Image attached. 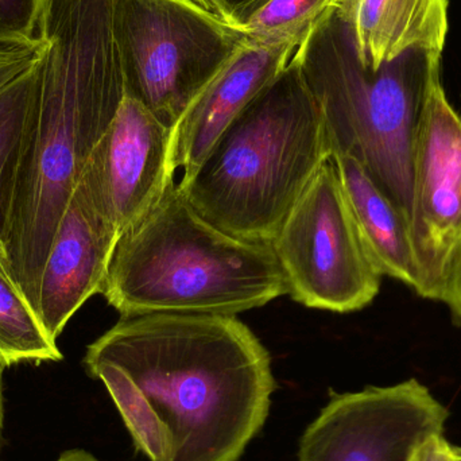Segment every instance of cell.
<instances>
[{
  "label": "cell",
  "instance_id": "cell-1",
  "mask_svg": "<svg viewBox=\"0 0 461 461\" xmlns=\"http://www.w3.org/2000/svg\"><path fill=\"white\" fill-rule=\"evenodd\" d=\"M149 461H239L276 389L270 352L236 316H122L83 359Z\"/></svg>",
  "mask_w": 461,
  "mask_h": 461
},
{
  "label": "cell",
  "instance_id": "cell-2",
  "mask_svg": "<svg viewBox=\"0 0 461 461\" xmlns=\"http://www.w3.org/2000/svg\"><path fill=\"white\" fill-rule=\"evenodd\" d=\"M40 88L19 158L5 279L37 313L59 221L124 99L113 0H43Z\"/></svg>",
  "mask_w": 461,
  "mask_h": 461
},
{
  "label": "cell",
  "instance_id": "cell-3",
  "mask_svg": "<svg viewBox=\"0 0 461 461\" xmlns=\"http://www.w3.org/2000/svg\"><path fill=\"white\" fill-rule=\"evenodd\" d=\"M330 158L321 110L293 57L177 186L213 226L244 240L271 243Z\"/></svg>",
  "mask_w": 461,
  "mask_h": 461
},
{
  "label": "cell",
  "instance_id": "cell-4",
  "mask_svg": "<svg viewBox=\"0 0 461 461\" xmlns=\"http://www.w3.org/2000/svg\"><path fill=\"white\" fill-rule=\"evenodd\" d=\"M100 294L121 316H236L287 294V286L270 243L213 226L175 183L119 236Z\"/></svg>",
  "mask_w": 461,
  "mask_h": 461
},
{
  "label": "cell",
  "instance_id": "cell-5",
  "mask_svg": "<svg viewBox=\"0 0 461 461\" xmlns=\"http://www.w3.org/2000/svg\"><path fill=\"white\" fill-rule=\"evenodd\" d=\"M441 54L411 48L376 69L368 67L340 2L293 56L319 103L332 157L357 159L408 219L414 143L430 94L441 83Z\"/></svg>",
  "mask_w": 461,
  "mask_h": 461
},
{
  "label": "cell",
  "instance_id": "cell-6",
  "mask_svg": "<svg viewBox=\"0 0 461 461\" xmlns=\"http://www.w3.org/2000/svg\"><path fill=\"white\" fill-rule=\"evenodd\" d=\"M113 27L124 95L170 129L246 42L194 0H113Z\"/></svg>",
  "mask_w": 461,
  "mask_h": 461
},
{
  "label": "cell",
  "instance_id": "cell-7",
  "mask_svg": "<svg viewBox=\"0 0 461 461\" xmlns=\"http://www.w3.org/2000/svg\"><path fill=\"white\" fill-rule=\"evenodd\" d=\"M270 244L287 294L306 308L351 313L370 305L381 290L382 274L366 249L332 158L317 170Z\"/></svg>",
  "mask_w": 461,
  "mask_h": 461
},
{
  "label": "cell",
  "instance_id": "cell-8",
  "mask_svg": "<svg viewBox=\"0 0 461 461\" xmlns=\"http://www.w3.org/2000/svg\"><path fill=\"white\" fill-rule=\"evenodd\" d=\"M448 417L414 378L333 394L301 436L297 461H411L422 444L444 435Z\"/></svg>",
  "mask_w": 461,
  "mask_h": 461
},
{
  "label": "cell",
  "instance_id": "cell-9",
  "mask_svg": "<svg viewBox=\"0 0 461 461\" xmlns=\"http://www.w3.org/2000/svg\"><path fill=\"white\" fill-rule=\"evenodd\" d=\"M409 233L414 290L438 301L447 262L461 238V118L441 83L430 94L414 143Z\"/></svg>",
  "mask_w": 461,
  "mask_h": 461
},
{
  "label": "cell",
  "instance_id": "cell-10",
  "mask_svg": "<svg viewBox=\"0 0 461 461\" xmlns=\"http://www.w3.org/2000/svg\"><path fill=\"white\" fill-rule=\"evenodd\" d=\"M175 129L124 95L81 178L118 236L140 223L175 184Z\"/></svg>",
  "mask_w": 461,
  "mask_h": 461
},
{
  "label": "cell",
  "instance_id": "cell-11",
  "mask_svg": "<svg viewBox=\"0 0 461 461\" xmlns=\"http://www.w3.org/2000/svg\"><path fill=\"white\" fill-rule=\"evenodd\" d=\"M118 239L80 178L41 276L37 316L53 340L92 295L100 294Z\"/></svg>",
  "mask_w": 461,
  "mask_h": 461
},
{
  "label": "cell",
  "instance_id": "cell-12",
  "mask_svg": "<svg viewBox=\"0 0 461 461\" xmlns=\"http://www.w3.org/2000/svg\"><path fill=\"white\" fill-rule=\"evenodd\" d=\"M297 49L290 43L244 42L175 127L172 169H183V177L194 173L221 132L286 68Z\"/></svg>",
  "mask_w": 461,
  "mask_h": 461
},
{
  "label": "cell",
  "instance_id": "cell-13",
  "mask_svg": "<svg viewBox=\"0 0 461 461\" xmlns=\"http://www.w3.org/2000/svg\"><path fill=\"white\" fill-rule=\"evenodd\" d=\"M360 59L381 67L411 48L443 53L448 0H341Z\"/></svg>",
  "mask_w": 461,
  "mask_h": 461
},
{
  "label": "cell",
  "instance_id": "cell-14",
  "mask_svg": "<svg viewBox=\"0 0 461 461\" xmlns=\"http://www.w3.org/2000/svg\"><path fill=\"white\" fill-rule=\"evenodd\" d=\"M366 249L382 276L417 286L409 219L348 156L332 157Z\"/></svg>",
  "mask_w": 461,
  "mask_h": 461
},
{
  "label": "cell",
  "instance_id": "cell-15",
  "mask_svg": "<svg viewBox=\"0 0 461 461\" xmlns=\"http://www.w3.org/2000/svg\"><path fill=\"white\" fill-rule=\"evenodd\" d=\"M42 54L32 67L0 89V276L3 278L5 241L13 211L19 158L40 88Z\"/></svg>",
  "mask_w": 461,
  "mask_h": 461
},
{
  "label": "cell",
  "instance_id": "cell-16",
  "mask_svg": "<svg viewBox=\"0 0 461 461\" xmlns=\"http://www.w3.org/2000/svg\"><path fill=\"white\" fill-rule=\"evenodd\" d=\"M61 351L24 298L0 276V365L59 362Z\"/></svg>",
  "mask_w": 461,
  "mask_h": 461
},
{
  "label": "cell",
  "instance_id": "cell-17",
  "mask_svg": "<svg viewBox=\"0 0 461 461\" xmlns=\"http://www.w3.org/2000/svg\"><path fill=\"white\" fill-rule=\"evenodd\" d=\"M341 0H270L243 27L244 40L258 45L300 46Z\"/></svg>",
  "mask_w": 461,
  "mask_h": 461
},
{
  "label": "cell",
  "instance_id": "cell-18",
  "mask_svg": "<svg viewBox=\"0 0 461 461\" xmlns=\"http://www.w3.org/2000/svg\"><path fill=\"white\" fill-rule=\"evenodd\" d=\"M45 49L42 38L30 45L0 46V89L35 64Z\"/></svg>",
  "mask_w": 461,
  "mask_h": 461
},
{
  "label": "cell",
  "instance_id": "cell-19",
  "mask_svg": "<svg viewBox=\"0 0 461 461\" xmlns=\"http://www.w3.org/2000/svg\"><path fill=\"white\" fill-rule=\"evenodd\" d=\"M226 23L240 29L270 0H194Z\"/></svg>",
  "mask_w": 461,
  "mask_h": 461
},
{
  "label": "cell",
  "instance_id": "cell-20",
  "mask_svg": "<svg viewBox=\"0 0 461 461\" xmlns=\"http://www.w3.org/2000/svg\"><path fill=\"white\" fill-rule=\"evenodd\" d=\"M438 301L446 303L461 324V238L447 262Z\"/></svg>",
  "mask_w": 461,
  "mask_h": 461
},
{
  "label": "cell",
  "instance_id": "cell-21",
  "mask_svg": "<svg viewBox=\"0 0 461 461\" xmlns=\"http://www.w3.org/2000/svg\"><path fill=\"white\" fill-rule=\"evenodd\" d=\"M455 454L456 446L440 435L422 444L411 461H455Z\"/></svg>",
  "mask_w": 461,
  "mask_h": 461
},
{
  "label": "cell",
  "instance_id": "cell-22",
  "mask_svg": "<svg viewBox=\"0 0 461 461\" xmlns=\"http://www.w3.org/2000/svg\"><path fill=\"white\" fill-rule=\"evenodd\" d=\"M53 461H100L91 452L84 451V449H68L61 452L57 459Z\"/></svg>",
  "mask_w": 461,
  "mask_h": 461
},
{
  "label": "cell",
  "instance_id": "cell-23",
  "mask_svg": "<svg viewBox=\"0 0 461 461\" xmlns=\"http://www.w3.org/2000/svg\"><path fill=\"white\" fill-rule=\"evenodd\" d=\"M5 368L0 365V440H2L3 424H5V400H3V373Z\"/></svg>",
  "mask_w": 461,
  "mask_h": 461
},
{
  "label": "cell",
  "instance_id": "cell-24",
  "mask_svg": "<svg viewBox=\"0 0 461 461\" xmlns=\"http://www.w3.org/2000/svg\"><path fill=\"white\" fill-rule=\"evenodd\" d=\"M455 461H461V447L456 446V454H455Z\"/></svg>",
  "mask_w": 461,
  "mask_h": 461
}]
</instances>
